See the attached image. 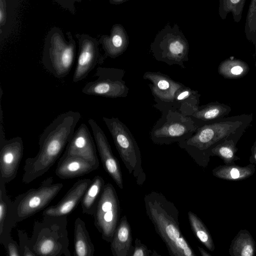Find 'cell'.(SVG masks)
I'll use <instances>...</instances> for the list:
<instances>
[{
  "mask_svg": "<svg viewBox=\"0 0 256 256\" xmlns=\"http://www.w3.org/2000/svg\"><path fill=\"white\" fill-rule=\"evenodd\" d=\"M102 43L106 56L115 58L126 50L129 44V38L124 27L116 24L114 26L110 36L104 37Z\"/></svg>",
  "mask_w": 256,
  "mask_h": 256,
  "instance_id": "cell-23",
  "label": "cell"
},
{
  "mask_svg": "<svg viewBox=\"0 0 256 256\" xmlns=\"http://www.w3.org/2000/svg\"><path fill=\"white\" fill-rule=\"evenodd\" d=\"M24 154L22 138H0V178L6 184L16 177Z\"/></svg>",
  "mask_w": 256,
  "mask_h": 256,
  "instance_id": "cell-12",
  "label": "cell"
},
{
  "mask_svg": "<svg viewBox=\"0 0 256 256\" xmlns=\"http://www.w3.org/2000/svg\"><path fill=\"white\" fill-rule=\"evenodd\" d=\"M6 183L0 178V242L12 238L11 232L17 224L14 220L12 202L6 194Z\"/></svg>",
  "mask_w": 256,
  "mask_h": 256,
  "instance_id": "cell-21",
  "label": "cell"
},
{
  "mask_svg": "<svg viewBox=\"0 0 256 256\" xmlns=\"http://www.w3.org/2000/svg\"><path fill=\"white\" fill-rule=\"evenodd\" d=\"M3 16V15H2V11L1 10V11L0 12V21H1V22H2V16Z\"/></svg>",
  "mask_w": 256,
  "mask_h": 256,
  "instance_id": "cell-39",
  "label": "cell"
},
{
  "mask_svg": "<svg viewBox=\"0 0 256 256\" xmlns=\"http://www.w3.org/2000/svg\"><path fill=\"white\" fill-rule=\"evenodd\" d=\"M66 216H44L34 222L30 238L31 248L36 256H70Z\"/></svg>",
  "mask_w": 256,
  "mask_h": 256,
  "instance_id": "cell-4",
  "label": "cell"
},
{
  "mask_svg": "<svg viewBox=\"0 0 256 256\" xmlns=\"http://www.w3.org/2000/svg\"><path fill=\"white\" fill-rule=\"evenodd\" d=\"M63 187L62 183H53L52 176L42 182L37 188H32L16 197L12 211L16 223L38 213L46 207Z\"/></svg>",
  "mask_w": 256,
  "mask_h": 256,
  "instance_id": "cell-8",
  "label": "cell"
},
{
  "mask_svg": "<svg viewBox=\"0 0 256 256\" xmlns=\"http://www.w3.org/2000/svg\"><path fill=\"white\" fill-rule=\"evenodd\" d=\"M246 0H219L218 14L224 20L228 14L231 13L234 22H239L242 17V14Z\"/></svg>",
  "mask_w": 256,
  "mask_h": 256,
  "instance_id": "cell-31",
  "label": "cell"
},
{
  "mask_svg": "<svg viewBox=\"0 0 256 256\" xmlns=\"http://www.w3.org/2000/svg\"><path fill=\"white\" fill-rule=\"evenodd\" d=\"M256 252V242L246 230H241L232 240L228 250L231 256H253Z\"/></svg>",
  "mask_w": 256,
  "mask_h": 256,
  "instance_id": "cell-26",
  "label": "cell"
},
{
  "mask_svg": "<svg viewBox=\"0 0 256 256\" xmlns=\"http://www.w3.org/2000/svg\"><path fill=\"white\" fill-rule=\"evenodd\" d=\"M200 96L198 90L184 85L176 94L174 108L188 116L199 106Z\"/></svg>",
  "mask_w": 256,
  "mask_h": 256,
  "instance_id": "cell-28",
  "label": "cell"
},
{
  "mask_svg": "<svg viewBox=\"0 0 256 256\" xmlns=\"http://www.w3.org/2000/svg\"><path fill=\"white\" fill-rule=\"evenodd\" d=\"M125 73L124 69L99 66L94 74L96 79L87 82L82 88V92L112 98H126L129 88L123 80Z\"/></svg>",
  "mask_w": 256,
  "mask_h": 256,
  "instance_id": "cell-10",
  "label": "cell"
},
{
  "mask_svg": "<svg viewBox=\"0 0 256 256\" xmlns=\"http://www.w3.org/2000/svg\"><path fill=\"white\" fill-rule=\"evenodd\" d=\"M120 208L116 192L110 183L105 184L93 216L102 238L110 242L120 220Z\"/></svg>",
  "mask_w": 256,
  "mask_h": 256,
  "instance_id": "cell-9",
  "label": "cell"
},
{
  "mask_svg": "<svg viewBox=\"0 0 256 256\" xmlns=\"http://www.w3.org/2000/svg\"><path fill=\"white\" fill-rule=\"evenodd\" d=\"M74 59V45L55 38L46 45L42 62L44 67L58 78L66 77L70 72Z\"/></svg>",
  "mask_w": 256,
  "mask_h": 256,
  "instance_id": "cell-11",
  "label": "cell"
},
{
  "mask_svg": "<svg viewBox=\"0 0 256 256\" xmlns=\"http://www.w3.org/2000/svg\"><path fill=\"white\" fill-rule=\"evenodd\" d=\"M252 121L250 120L245 122L224 142L214 148L211 150V156L219 157L225 164H234L235 162L240 159L236 155V144Z\"/></svg>",
  "mask_w": 256,
  "mask_h": 256,
  "instance_id": "cell-19",
  "label": "cell"
},
{
  "mask_svg": "<svg viewBox=\"0 0 256 256\" xmlns=\"http://www.w3.org/2000/svg\"><path fill=\"white\" fill-rule=\"evenodd\" d=\"M190 225L193 234L208 250L214 252V244L212 236L201 219L191 211L188 212Z\"/></svg>",
  "mask_w": 256,
  "mask_h": 256,
  "instance_id": "cell-30",
  "label": "cell"
},
{
  "mask_svg": "<svg viewBox=\"0 0 256 256\" xmlns=\"http://www.w3.org/2000/svg\"><path fill=\"white\" fill-rule=\"evenodd\" d=\"M74 256H93L94 247L92 242L85 222L80 218L74 223Z\"/></svg>",
  "mask_w": 256,
  "mask_h": 256,
  "instance_id": "cell-24",
  "label": "cell"
},
{
  "mask_svg": "<svg viewBox=\"0 0 256 256\" xmlns=\"http://www.w3.org/2000/svg\"><path fill=\"white\" fill-rule=\"evenodd\" d=\"M97 46L95 42L91 40H85L81 43L72 78L74 82L85 78L96 66L98 59Z\"/></svg>",
  "mask_w": 256,
  "mask_h": 256,
  "instance_id": "cell-18",
  "label": "cell"
},
{
  "mask_svg": "<svg viewBox=\"0 0 256 256\" xmlns=\"http://www.w3.org/2000/svg\"><path fill=\"white\" fill-rule=\"evenodd\" d=\"M8 256H21L20 246L17 242L10 238L3 244Z\"/></svg>",
  "mask_w": 256,
  "mask_h": 256,
  "instance_id": "cell-34",
  "label": "cell"
},
{
  "mask_svg": "<svg viewBox=\"0 0 256 256\" xmlns=\"http://www.w3.org/2000/svg\"><path fill=\"white\" fill-rule=\"evenodd\" d=\"M150 50L156 60L169 66L185 68L184 63L188 60L189 44L177 24H166L156 35Z\"/></svg>",
  "mask_w": 256,
  "mask_h": 256,
  "instance_id": "cell-7",
  "label": "cell"
},
{
  "mask_svg": "<svg viewBox=\"0 0 256 256\" xmlns=\"http://www.w3.org/2000/svg\"><path fill=\"white\" fill-rule=\"evenodd\" d=\"M152 253V251L148 250L144 244L142 243L138 238H136L134 240V250L132 256H150Z\"/></svg>",
  "mask_w": 256,
  "mask_h": 256,
  "instance_id": "cell-35",
  "label": "cell"
},
{
  "mask_svg": "<svg viewBox=\"0 0 256 256\" xmlns=\"http://www.w3.org/2000/svg\"><path fill=\"white\" fill-rule=\"evenodd\" d=\"M92 182V180L90 178H83L76 182L56 204L48 206L43 211V216H67L81 202Z\"/></svg>",
  "mask_w": 256,
  "mask_h": 256,
  "instance_id": "cell-16",
  "label": "cell"
},
{
  "mask_svg": "<svg viewBox=\"0 0 256 256\" xmlns=\"http://www.w3.org/2000/svg\"><path fill=\"white\" fill-rule=\"evenodd\" d=\"M255 56H256V46H255ZM254 66L256 67V62H255Z\"/></svg>",
  "mask_w": 256,
  "mask_h": 256,
  "instance_id": "cell-40",
  "label": "cell"
},
{
  "mask_svg": "<svg viewBox=\"0 0 256 256\" xmlns=\"http://www.w3.org/2000/svg\"><path fill=\"white\" fill-rule=\"evenodd\" d=\"M251 155L249 158L250 164H256V137L255 141L251 148Z\"/></svg>",
  "mask_w": 256,
  "mask_h": 256,
  "instance_id": "cell-36",
  "label": "cell"
},
{
  "mask_svg": "<svg viewBox=\"0 0 256 256\" xmlns=\"http://www.w3.org/2000/svg\"><path fill=\"white\" fill-rule=\"evenodd\" d=\"M244 33L246 39L256 46V0H251L247 12Z\"/></svg>",
  "mask_w": 256,
  "mask_h": 256,
  "instance_id": "cell-32",
  "label": "cell"
},
{
  "mask_svg": "<svg viewBox=\"0 0 256 256\" xmlns=\"http://www.w3.org/2000/svg\"><path fill=\"white\" fill-rule=\"evenodd\" d=\"M153 106L161 112V116L150 132V138L156 144H170L190 138L200 127L191 117L170 104L154 100Z\"/></svg>",
  "mask_w": 256,
  "mask_h": 256,
  "instance_id": "cell-5",
  "label": "cell"
},
{
  "mask_svg": "<svg viewBox=\"0 0 256 256\" xmlns=\"http://www.w3.org/2000/svg\"><path fill=\"white\" fill-rule=\"evenodd\" d=\"M250 120H253L252 114L220 118L199 127L190 138L178 142V146L197 164L205 168L210 162L212 150Z\"/></svg>",
  "mask_w": 256,
  "mask_h": 256,
  "instance_id": "cell-3",
  "label": "cell"
},
{
  "mask_svg": "<svg viewBox=\"0 0 256 256\" xmlns=\"http://www.w3.org/2000/svg\"><path fill=\"white\" fill-rule=\"evenodd\" d=\"M104 185V180L101 176L98 175L93 178L80 202L84 214L93 216Z\"/></svg>",
  "mask_w": 256,
  "mask_h": 256,
  "instance_id": "cell-27",
  "label": "cell"
},
{
  "mask_svg": "<svg viewBox=\"0 0 256 256\" xmlns=\"http://www.w3.org/2000/svg\"><path fill=\"white\" fill-rule=\"evenodd\" d=\"M81 118L80 114L68 110L58 116L39 138V150L25 160L22 182L29 184L46 172L60 156Z\"/></svg>",
  "mask_w": 256,
  "mask_h": 256,
  "instance_id": "cell-1",
  "label": "cell"
},
{
  "mask_svg": "<svg viewBox=\"0 0 256 256\" xmlns=\"http://www.w3.org/2000/svg\"><path fill=\"white\" fill-rule=\"evenodd\" d=\"M143 78L151 82L149 87L154 100H158L174 107L176 94L184 86V84L158 72H146L143 75Z\"/></svg>",
  "mask_w": 256,
  "mask_h": 256,
  "instance_id": "cell-15",
  "label": "cell"
},
{
  "mask_svg": "<svg viewBox=\"0 0 256 256\" xmlns=\"http://www.w3.org/2000/svg\"><path fill=\"white\" fill-rule=\"evenodd\" d=\"M256 172L255 165L250 164L242 166L234 164L220 165L212 170L214 176L220 179L238 181L252 176Z\"/></svg>",
  "mask_w": 256,
  "mask_h": 256,
  "instance_id": "cell-25",
  "label": "cell"
},
{
  "mask_svg": "<svg viewBox=\"0 0 256 256\" xmlns=\"http://www.w3.org/2000/svg\"><path fill=\"white\" fill-rule=\"evenodd\" d=\"M113 139L120 156L130 174L142 185L146 180L140 151L130 130L118 118L102 117Z\"/></svg>",
  "mask_w": 256,
  "mask_h": 256,
  "instance_id": "cell-6",
  "label": "cell"
},
{
  "mask_svg": "<svg viewBox=\"0 0 256 256\" xmlns=\"http://www.w3.org/2000/svg\"><path fill=\"white\" fill-rule=\"evenodd\" d=\"M146 212L156 232L172 256H196L180 230L179 212L162 193L151 192L144 196Z\"/></svg>",
  "mask_w": 256,
  "mask_h": 256,
  "instance_id": "cell-2",
  "label": "cell"
},
{
  "mask_svg": "<svg viewBox=\"0 0 256 256\" xmlns=\"http://www.w3.org/2000/svg\"><path fill=\"white\" fill-rule=\"evenodd\" d=\"M198 248L200 251V254L202 256H212V255L205 250L203 248L198 246Z\"/></svg>",
  "mask_w": 256,
  "mask_h": 256,
  "instance_id": "cell-37",
  "label": "cell"
},
{
  "mask_svg": "<svg viewBox=\"0 0 256 256\" xmlns=\"http://www.w3.org/2000/svg\"><path fill=\"white\" fill-rule=\"evenodd\" d=\"M130 226L124 215L120 219L113 238L110 242L114 256H132L134 250Z\"/></svg>",
  "mask_w": 256,
  "mask_h": 256,
  "instance_id": "cell-20",
  "label": "cell"
},
{
  "mask_svg": "<svg viewBox=\"0 0 256 256\" xmlns=\"http://www.w3.org/2000/svg\"><path fill=\"white\" fill-rule=\"evenodd\" d=\"M19 240V246L21 256H36V254L31 248L30 238L25 231L21 230H18Z\"/></svg>",
  "mask_w": 256,
  "mask_h": 256,
  "instance_id": "cell-33",
  "label": "cell"
},
{
  "mask_svg": "<svg viewBox=\"0 0 256 256\" xmlns=\"http://www.w3.org/2000/svg\"><path fill=\"white\" fill-rule=\"evenodd\" d=\"M81 157L99 167L96 146L87 126L82 123L74 132L64 153Z\"/></svg>",
  "mask_w": 256,
  "mask_h": 256,
  "instance_id": "cell-14",
  "label": "cell"
},
{
  "mask_svg": "<svg viewBox=\"0 0 256 256\" xmlns=\"http://www.w3.org/2000/svg\"><path fill=\"white\" fill-rule=\"evenodd\" d=\"M88 123L92 130L96 148L104 169L117 186L120 188L123 189L124 182L120 165L118 160L112 153L105 134L94 119H88Z\"/></svg>",
  "mask_w": 256,
  "mask_h": 256,
  "instance_id": "cell-13",
  "label": "cell"
},
{
  "mask_svg": "<svg viewBox=\"0 0 256 256\" xmlns=\"http://www.w3.org/2000/svg\"><path fill=\"white\" fill-rule=\"evenodd\" d=\"M250 67L239 59L227 58L222 62L218 68V74L225 78L237 79L244 77L249 72Z\"/></svg>",
  "mask_w": 256,
  "mask_h": 256,
  "instance_id": "cell-29",
  "label": "cell"
},
{
  "mask_svg": "<svg viewBox=\"0 0 256 256\" xmlns=\"http://www.w3.org/2000/svg\"><path fill=\"white\" fill-rule=\"evenodd\" d=\"M98 168L81 157L64 154L58 162L55 172L62 179H69L81 176Z\"/></svg>",
  "mask_w": 256,
  "mask_h": 256,
  "instance_id": "cell-17",
  "label": "cell"
},
{
  "mask_svg": "<svg viewBox=\"0 0 256 256\" xmlns=\"http://www.w3.org/2000/svg\"><path fill=\"white\" fill-rule=\"evenodd\" d=\"M232 110L228 105L218 102L198 106L189 115L200 126L228 116Z\"/></svg>",
  "mask_w": 256,
  "mask_h": 256,
  "instance_id": "cell-22",
  "label": "cell"
},
{
  "mask_svg": "<svg viewBox=\"0 0 256 256\" xmlns=\"http://www.w3.org/2000/svg\"><path fill=\"white\" fill-rule=\"evenodd\" d=\"M128 0H110V2L112 4H120L126 2Z\"/></svg>",
  "mask_w": 256,
  "mask_h": 256,
  "instance_id": "cell-38",
  "label": "cell"
}]
</instances>
